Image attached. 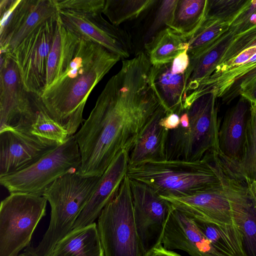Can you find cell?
Instances as JSON below:
<instances>
[{
  "instance_id": "ab89813d",
  "label": "cell",
  "mask_w": 256,
  "mask_h": 256,
  "mask_svg": "<svg viewBox=\"0 0 256 256\" xmlns=\"http://www.w3.org/2000/svg\"><path fill=\"white\" fill-rule=\"evenodd\" d=\"M246 186L256 192V180L244 182Z\"/></svg>"
},
{
  "instance_id": "9a60e30c",
  "label": "cell",
  "mask_w": 256,
  "mask_h": 256,
  "mask_svg": "<svg viewBox=\"0 0 256 256\" xmlns=\"http://www.w3.org/2000/svg\"><path fill=\"white\" fill-rule=\"evenodd\" d=\"M160 196L190 218L220 226L234 224L230 204L222 182L218 186L192 195Z\"/></svg>"
},
{
  "instance_id": "52a82bcc",
  "label": "cell",
  "mask_w": 256,
  "mask_h": 256,
  "mask_svg": "<svg viewBox=\"0 0 256 256\" xmlns=\"http://www.w3.org/2000/svg\"><path fill=\"white\" fill-rule=\"evenodd\" d=\"M42 196L10 193L0 205V256H18L30 245L33 233L46 214Z\"/></svg>"
},
{
  "instance_id": "74e56055",
  "label": "cell",
  "mask_w": 256,
  "mask_h": 256,
  "mask_svg": "<svg viewBox=\"0 0 256 256\" xmlns=\"http://www.w3.org/2000/svg\"><path fill=\"white\" fill-rule=\"evenodd\" d=\"M145 256H181L172 250L165 248L160 244L149 251Z\"/></svg>"
},
{
  "instance_id": "7402d4cb",
  "label": "cell",
  "mask_w": 256,
  "mask_h": 256,
  "mask_svg": "<svg viewBox=\"0 0 256 256\" xmlns=\"http://www.w3.org/2000/svg\"><path fill=\"white\" fill-rule=\"evenodd\" d=\"M172 62L152 65L150 81L153 90L168 114L176 113L180 115L184 110L186 72H172Z\"/></svg>"
},
{
  "instance_id": "6da1fadb",
  "label": "cell",
  "mask_w": 256,
  "mask_h": 256,
  "mask_svg": "<svg viewBox=\"0 0 256 256\" xmlns=\"http://www.w3.org/2000/svg\"><path fill=\"white\" fill-rule=\"evenodd\" d=\"M150 71L144 61L124 60L107 82L74 135L82 175L101 176L121 151L130 154L144 126L163 108L150 85Z\"/></svg>"
},
{
  "instance_id": "2e32d148",
  "label": "cell",
  "mask_w": 256,
  "mask_h": 256,
  "mask_svg": "<svg viewBox=\"0 0 256 256\" xmlns=\"http://www.w3.org/2000/svg\"><path fill=\"white\" fill-rule=\"evenodd\" d=\"M58 16L54 0H20L10 26L0 36V51L10 54L28 36Z\"/></svg>"
},
{
  "instance_id": "4fadbf2b",
  "label": "cell",
  "mask_w": 256,
  "mask_h": 256,
  "mask_svg": "<svg viewBox=\"0 0 256 256\" xmlns=\"http://www.w3.org/2000/svg\"><path fill=\"white\" fill-rule=\"evenodd\" d=\"M62 22L80 38L101 45L122 58L132 51L130 35L124 30L106 20L102 14H80L59 11Z\"/></svg>"
},
{
  "instance_id": "30bf717a",
  "label": "cell",
  "mask_w": 256,
  "mask_h": 256,
  "mask_svg": "<svg viewBox=\"0 0 256 256\" xmlns=\"http://www.w3.org/2000/svg\"><path fill=\"white\" fill-rule=\"evenodd\" d=\"M58 16L32 32L9 54L17 65L26 90L38 97L46 87L48 59Z\"/></svg>"
},
{
  "instance_id": "4dcf8cb0",
  "label": "cell",
  "mask_w": 256,
  "mask_h": 256,
  "mask_svg": "<svg viewBox=\"0 0 256 256\" xmlns=\"http://www.w3.org/2000/svg\"><path fill=\"white\" fill-rule=\"evenodd\" d=\"M154 0H106L102 14L116 26L138 18L153 6Z\"/></svg>"
},
{
  "instance_id": "ba28073f",
  "label": "cell",
  "mask_w": 256,
  "mask_h": 256,
  "mask_svg": "<svg viewBox=\"0 0 256 256\" xmlns=\"http://www.w3.org/2000/svg\"><path fill=\"white\" fill-rule=\"evenodd\" d=\"M0 54V132L12 130L32 135L44 108L40 97L24 89L14 59L6 52Z\"/></svg>"
},
{
  "instance_id": "1f68e13d",
  "label": "cell",
  "mask_w": 256,
  "mask_h": 256,
  "mask_svg": "<svg viewBox=\"0 0 256 256\" xmlns=\"http://www.w3.org/2000/svg\"><path fill=\"white\" fill-rule=\"evenodd\" d=\"M59 11L80 14H102L106 0H54Z\"/></svg>"
},
{
  "instance_id": "e0dca14e",
  "label": "cell",
  "mask_w": 256,
  "mask_h": 256,
  "mask_svg": "<svg viewBox=\"0 0 256 256\" xmlns=\"http://www.w3.org/2000/svg\"><path fill=\"white\" fill-rule=\"evenodd\" d=\"M162 244L166 249L182 250L190 256H224L190 217L174 207L164 228Z\"/></svg>"
},
{
  "instance_id": "83f0119b",
  "label": "cell",
  "mask_w": 256,
  "mask_h": 256,
  "mask_svg": "<svg viewBox=\"0 0 256 256\" xmlns=\"http://www.w3.org/2000/svg\"><path fill=\"white\" fill-rule=\"evenodd\" d=\"M215 248L224 256H244L240 234L234 224L220 226L190 218Z\"/></svg>"
},
{
  "instance_id": "d4e9b609",
  "label": "cell",
  "mask_w": 256,
  "mask_h": 256,
  "mask_svg": "<svg viewBox=\"0 0 256 256\" xmlns=\"http://www.w3.org/2000/svg\"><path fill=\"white\" fill-rule=\"evenodd\" d=\"M50 256H104L97 224L72 230L57 243Z\"/></svg>"
},
{
  "instance_id": "44dd1931",
  "label": "cell",
  "mask_w": 256,
  "mask_h": 256,
  "mask_svg": "<svg viewBox=\"0 0 256 256\" xmlns=\"http://www.w3.org/2000/svg\"><path fill=\"white\" fill-rule=\"evenodd\" d=\"M168 114L164 108L157 111L140 132L129 154L128 166L166 160L169 130L160 126Z\"/></svg>"
},
{
  "instance_id": "8fae6325",
  "label": "cell",
  "mask_w": 256,
  "mask_h": 256,
  "mask_svg": "<svg viewBox=\"0 0 256 256\" xmlns=\"http://www.w3.org/2000/svg\"><path fill=\"white\" fill-rule=\"evenodd\" d=\"M134 217L145 254L162 244L166 222L173 209L148 184L130 178Z\"/></svg>"
},
{
  "instance_id": "9c48e42d",
  "label": "cell",
  "mask_w": 256,
  "mask_h": 256,
  "mask_svg": "<svg viewBox=\"0 0 256 256\" xmlns=\"http://www.w3.org/2000/svg\"><path fill=\"white\" fill-rule=\"evenodd\" d=\"M81 156L74 135L30 167L0 178V184L10 193L42 196L56 180L80 168Z\"/></svg>"
},
{
  "instance_id": "603a6c76",
  "label": "cell",
  "mask_w": 256,
  "mask_h": 256,
  "mask_svg": "<svg viewBox=\"0 0 256 256\" xmlns=\"http://www.w3.org/2000/svg\"><path fill=\"white\" fill-rule=\"evenodd\" d=\"M235 34V30L229 28L212 44L190 58L186 72L184 101L188 94L196 90L201 82L211 75Z\"/></svg>"
},
{
  "instance_id": "d6986e66",
  "label": "cell",
  "mask_w": 256,
  "mask_h": 256,
  "mask_svg": "<svg viewBox=\"0 0 256 256\" xmlns=\"http://www.w3.org/2000/svg\"><path fill=\"white\" fill-rule=\"evenodd\" d=\"M248 101L241 96L226 112L219 130L220 158L226 164H234L240 160L244 148L250 114Z\"/></svg>"
},
{
  "instance_id": "d590c367",
  "label": "cell",
  "mask_w": 256,
  "mask_h": 256,
  "mask_svg": "<svg viewBox=\"0 0 256 256\" xmlns=\"http://www.w3.org/2000/svg\"><path fill=\"white\" fill-rule=\"evenodd\" d=\"M188 48L178 56L172 62V72L174 74L186 72L190 63Z\"/></svg>"
},
{
  "instance_id": "d6a6232c",
  "label": "cell",
  "mask_w": 256,
  "mask_h": 256,
  "mask_svg": "<svg viewBox=\"0 0 256 256\" xmlns=\"http://www.w3.org/2000/svg\"><path fill=\"white\" fill-rule=\"evenodd\" d=\"M246 0H208V14L230 23Z\"/></svg>"
},
{
  "instance_id": "836d02e7",
  "label": "cell",
  "mask_w": 256,
  "mask_h": 256,
  "mask_svg": "<svg viewBox=\"0 0 256 256\" xmlns=\"http://www.w3.org/2000/svg\"><path fill=\"white\" fill-rule=\"evenodd\" d=\"M178 0H164L161 4L156 12V17L150 28L146 36L150 38L154 36L164 25L168 26L170 22Z\"/></svg>"
},
{
  "instance_id": "f546056e",
  "label": "cell",
  "mask_w": 256,
  "mask_h": 256,
  "mask_svg": "<svg viewBox=\"0 0 256 256\" xmlns=\"http://www.w3.org/2000/svg\"><path fill=\"white\" fill-rule=\"evenodd\" d=\"M230 28V22L208 14L188 42L187 53L194 58L212 44Z\"/></svg>"
},
{
  "instance_id": "277c9868",
  "label": "cell",
  "mask_w": 256,
  "mask_h": 256,
  "mask_svg": "<svg viewBox=\"0 0 256 256\" xmlns=\"http://www.w3.org/2000/svg\"><path fill=\"white\" fill-rule=\"evenodd\" d=\"M100 176H86L72 170L56 180L42 196L50 206L48 227L36 246L29 245L24 252L34 256H50L57 243L72 230Z\"/></svg>"
},
{
  "instance_id": "8d00e7d4",
  "label": "cell",
  "mask_w": 256,
  "mask_h": 256,
  "mask_svg": "<svg viewBox=\"0 0 256 256\" xmlns=\"http://www.w3.org/2000/svg\"><path fill=\"white\" fill-rule=\"evenodd\" d=\"M161 126L169 130L177 128L180 124V116L176 113L168 114L160 122Z\"/></svg>"
},
{
  "instance_id": "ac0fdd59",
  "label": "cell",
  "mask_w": 256,
  "mask_h": 256,
  "mask_svg": "<svg viewBox=\"0 0 256 256\" xmlns=\"http://www.w3.org/2000/svg\"><path fill=\"white\" fill-rule=\"evenodd\" d=\"M129 154L121 151L113 160L97 184L86 204L72 227L76 230L90 224L117 194L127 174Z\"/></svg>"
},
{
  "instance_id": "cb8c5ba5",
  "label": "cell",
  "mask_w": 256,
  "mask_h": 256,
  "mask_svg": "<svg viewBox=\"0 0 256 256\" xmlns=\"http://www.w3.org/2000/svg\"><path fill=\"white\" fill-rule=\"evenodd\" d=\"M80 40L79 36L62 22L59 16L48 59L46 88L57 80L66 70Z\"/></svg>"
},
{
  "instance_id": "60d3db41",
  "label": "cell",
  "mask_w": 256,
  "mask_h": 256,
  "mask_svg": "<svg viewBox=\"0 0 256 256\" xmlns=\"http://www.w3.org/2000/svg\"><path fill=\"white\" fill-rule=\"evenodd\" d=\"M18 256H34L29 253L24 252L22 254H20Z\"/></svg>"
},
{
  "instance_id": "484cf974",
  "label": "cell",
  "mask_w": 256,
  "mask_h": 256,
  "mask_svg": "<svg viewBox=\"0 0 256 256\" xmlns=\"http://www.w3.org/2000/svg\"><path fill=\"white\" fill-rule=\"evenodd\" d=\"M188 42L183 36L167 27L145 44L146 56L152 66L170 62L188 48Z\"/></svg>"
},
{
  "instance_id": "7a4b0ae2",
  "label": "cell",
  "mask_w": 256,
  "mask_h": 256,
  "mask_svg": "<svg viewBox=\"0 0 256 256\" xmlns=\"http://www.w3.org/2000/svg\"><path fill=\"white\" fill-rule=\"evenodd\" d=\"M121 58L103 46L81 38L66 70L40 96L50 115L70 136L84 121L82 114L90 92Z\"/></svg>"
},
{
  "instance_id": "8992f818",
  "label": "cell",
  "mask_w": 256,
  "mask_h": 256,
  "mask_svg": "<svg viewBox=\"0 0 256 256\" xmlns=\"http://www.w3.org/2000/svg\"><path fill=\"white\" fill-rule=\"evenodd\" d=\"M97 226L104 256H146L134 222L127 175L115 198L102 210Z\"/></svg>"
},
{
  "instance_id": "f35d334b",
  "label": "cell",
  "mask_w": 256,
  "mask_h": 256,
  "mask_svg": "<svg viewBox=\"0 0 256 256\" xmlns=\"http://www.w3.org/2000/svg\"><path fill=\"white\" fill-rule=\"evenodd\" d=\"M240 96L245 98L249 102L256 103V86Z\"/></svg>"
},
{
  "instance_id": "5bb4252c",
  "label": "cell",
  "mask_w": 256,
  "mask_h": 256,
  "mask_svg": "<svg viewBox=\"0 0 256 256\" xmlns=\"http://www.w3.org/2000/svg\"><path fill=\"white\" fill-rule=\"evenodd\" d=\"M58 146L35 136L12 130L0 132V178L30 167Z\"/></svg>"
},
{
  "instance_id": "e575fe53",
  "label": "cell",
  "mask_w": 256,
  "mask_h": 256,
  "mask_svg": "<svg viewBox=\"0 0 256 256\" xmlns=\"http://www.w3.org/2000/svg\"><path fill=\"white\" fill-rule=\"evenodd\" d=\"M256 54V44L244 50L236 56L228 60L224 64L216 66L211 75L208 78L216 76L230 69L236 68L246 62Z\"/></svg>"
},
{
  "instance_id": "3957f363",
  "label": "cell",
  "mask_w": 256,
  "mask_h": 256,
  "mask_svg": "<svg viewBox=\"0 0 256 256\" xmlns=\"http://www.w3.org/2000/svg\"><path fill=\"white\" fill-rule=\"evenodd\" d=\"M218 156L209 154L195 162L165 160L128 166L126 175L160 196L192 195L221 184Z\"/></svg>"
},
{
  "instance_id": "ffe728a7",
  "label": "cell",
  "mask_w": 256,
  "mask_h": 256,
  "mask_svg": "<svg viewBox=\"0 0 256 256\" xmlns=\"http://www.w3.org/2000/svg\"><path fill=\"white\" fill-rule=\"evenodd\" d=\"M256 86V54L246 62L208 78L202 82L200 88L204 92H214L217 98L228 104Z\"/></svg>"
},
{
  "instance_id": "7c38bea8",
  "label": "cell",
  "mask_w": 256,
  "mask_h": 256,
  "mask_svg": "<svg viewBox=\"0 0 256 256\" xmlns=\"http://www.w3.org/2000/svg\"><path fill=\"white\" fill-rule=\"evenodd\" d=\"M220 178L228 199L233 224L242 238L244 256H256V192L220 160Z\"/></svg>"
},
{
  "instance_id": "4316f807",
  "label": "cell",
  "mask_w": 256,
  "mask_h": 256,
  "mask_svg": "<svg viewBox=\"0 0 256 256\" xmlns=\"http://www.w3.org/2000/svg\"><path fill=\"white\" fill-rule=\"evenodd\" d=\"M208 0H178L170 28L188 40L204 20L208 12Z\"/></svg>"
},
{
  "instance_id": "f1b7e54d",
  "label": "cell",
  "mask_w": 256,
  "mask_h": 256,
  "mask_svg": "<svg viewBox=\"0 0 256 256\" xmlns=\"http://www.w3.org/2000/svg\"><path fill=\"white\" fill-rule=\"evenodd\" d=\"M242 154L238 162L228 165L243 182L256 180V103H250Z\"/></svg>"
},
{
  "instance_id": "5b68a950",
  "label": "cell",
  "mask_w": 256,
  "mask_h": 256,
  "mask_svg": "<svg viewBox=\"0 0 256 256\" xmlns=\"http://www.w3.org/2000/svg\"><path fill=\"white\" fill-rule=\"evenodd\" d=\"M216 98L214 92H208L196 98L185 109L188 126L169 131L166 160L195 162L209 154H219Z\"/></svg>"
}]
</instances>
